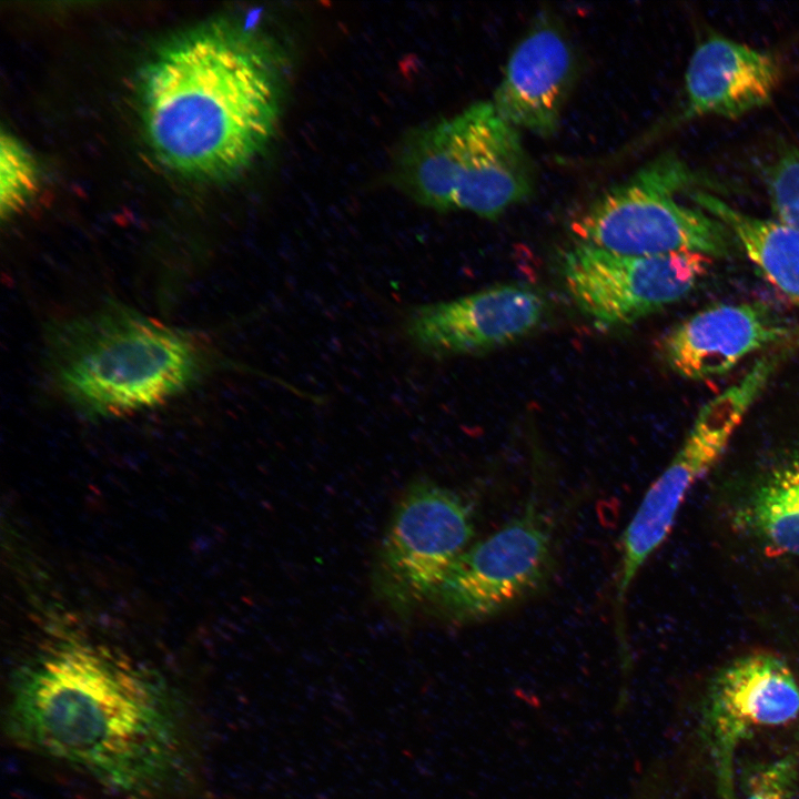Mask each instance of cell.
<instances>
[{
	"instance_id": "obj_1",
	"label": "cell",
	"mask_w": 799,
	"mask_h": 799,
	"mask_svg": "<svg viewBox=\"0 0 799 799\" xmlns=\"http://www.w3.org/2000/svg\"><path fill=\"white\" fill-rule=\"evenodd\" d=\"M9 737L124 799L165 795L190 745L176 695L154 671L80 639L40 648L12 675Z\"/></svg>"
},
{
	"instance_id": "obj_2",
	"label": "cell",
	"mask_w": 799,
	"mask_h": 799,
	"mask_svg": "<svg viewBox=\"0 0 799 799\" xmlns=\"http://www.w3.org/2000/svg\"><path fill=\"white\" fill-rule=\"evenodd\" d=\"M283 58L265 36L216 20L168 41L141 84L144 129L158 158L198 178L247 168L281 117Z\"/></svg>"
},
{
	"instance_id": "obj_3",
	"label": "cell",
	"mask_w": 799,
	"mask_h": 799,
	"mask_svg": "<svg viewBox=\"0 0 799 799\" xmlns=\"http://www.w3.org/2000/svg\"><path fill=\"white\" fill-rule=\"evenodd\" d=\"M44 344L55 386L90 418L161 405L193 386L214 361L194 335L117 301L53 321Z\"/></svg>"
},
{
	"instance_id": "obj_4",
	"label": "cell",
	"mask_w": 799,
	"mask_h": 799,
	"mask_svg": "<svg viewBox=\"0 0 799 799\" xmlns=\"http://www.w3.org/2000/svg\"><path fill=\"white\" fill-rule=\"evenodd\" d=\"M400 178L425 206L488 220L526 201L535 186L518 130L492 101L475 102L419 130L402 152Z\"/></svg>"
},
{
	"instance_id": "obj_5",
	"label": "cell",
	"mask_w": 799,
	"mask_h": 799,
	"mask_svg": "<svg viewBox=\"0 0 799 799\" xmlns=\"http://www.w3.org/2000/svg\"><path fill=\"white\" fill-rule=\"evenodd\" d=\"M705 183L677 154L663 153L581 208L569 232L574 241L624 255L695 251L728 257L739 246L731 231L696 204L682 202Z\"/></svg>"
},
{
	"instance_id": "obj_6",
	"label": "cell",
	"mask_w": 799,
	"mask_h": 799,
	"mask_svg": "<svg viewBox=\"0 0 799 799\" xmlns=\"http://www.w3.org/2000/svg\"><path fill=\"white\" fill-rule=\"evenodd\" d=\"M554 565V522L530 498L519 515L454 560L422 610L456 626L490 619L540 591Z\"/></svg>"
},
{
	"instance_id": "obj_7",
	"label": "cell",
	"mask_w": 799,
	"mask_h": 799,
	"mask_svg": "<svg viewBox=\"0 0 799 799\" xmlns=\"http://www.w3.org/2000/svg\"><path fill=\"white\" fill-rule=\"evenodd\" d=\"M475 534L471 503L431 479H417L402 494L377 547L372 586L396 616L422 610L454 560Z\"/></svg>"
},
{
	"instance_id": "obj_8",
	"label": "cell",
	"mask_w": 799,
	"mask_h": 799,
	"mask_svg": "<svg viewBox=\"0 0 799 799\" xmlns=\"http://www.w3.org/2000/svg\"><path fill=\"white\" fill-rule=\"evenodd\" d=\"M711 259L695 251L624 255L573 240L560 251L558 270L581 313L619 327L680 301L708 273Z\"/></svg>"
},
{
	"instance_id": "obj_9",
	"label": "cell",
	"mask_w": 799,
	"mask_h": 799,
	"mask_svg": "<svg viewBox=\"0 0 799 799\" xmlns=\"http://www.w3.org/2000/svg\"><path fill=\"white\" fill-rule=\"evenodd\" d=\"M747 413L745 402L729 392L707 402L672 459L645 493L621 537L615 586L620 609L638 572L670 533L686 496L719 462Z\"/></svg>"
},
{
	"instance_id": "obj_10",
	"label": "cell",
	"mask_w": 799,
	"mask_h": 799,
	"mask_svg": "<svg viewBox=\"0 0 799 799\" xmlns=\"http://www.w3.org/2000/svg\"><path fill=\"white\" fill-rule=\"evenodd\" d=\"M543 294L524 284H502L412 309L404 324L408 341L434 357L485 353L530 334L544 320Z\"/></svg>"
},
{
	"instance_id": "obj_11",
	"label": "cell",
	"mask_w": 799,
	"mask_h": 799,
	"mask_svg": "<svg viewBox=\"0 0 799 799\" xmlns=\"http://www.w3.org/2000/svg\"><path fill=\"white\" fill-rule=\"evenodd\" d=\"M704 737L719 776L730 775L737 746L758 728L799 717V684L788 664L768 651L731 660L711 679L702 710Z\"/></svg>"
},
{
	"instance_id": "obj_12",
	"label": "cell",
	"mask_w": 799,
	"mask_h": 799,
	"mask_svg": "<svg viewBox=\"0 0 799 799\" xmlns=\"http://www.w3.org/2000/svg\"><path fill=\"white\" fill-rule=\"evenodd\" d=\"M799 343V327L769 303L718 304L678 323L664 338L667 366L685 380L702 381L730 372L754 353Z\"/></svg>"
},
{
	"instance_id": "obj_13",
	"label": "cell",
	"mask_w": 799,
	"mask_h": 799,
	"mask_svg": "<svg viewBox=\"0 0 799 799\" xmlns=\"http://www.w3.org/2000/svg\"><path fill=\"white\" fill-rule=\"evenodd\" d=\"M564 32L539 19L510 53L492 103L509 124L540 136L556 132L575 78Z\"/></svg>"
},
{
	"instance_id": "obj_14",
	"label": "cell",
	"mask_w": 799,
	"mask_h": 799,
	"mask_svg": "<svg viewBox=\"0 0 799 799\" xmlns=\"http://www.w3.org/2000/svg\"><path fill=\"white\" fill-rule=\"evenodd\" d=\"M781 80L770 53L720 36L700 42L685 75V108L675 123L698 117L738 118L767 104Z\"/></svg>"
},
{
	"instance_id": "obj_15",
	"label": "cell",
	"mask_w": 799,
	"mask_h": 799,
	"mask_svg": "<svg viewBox=\"0 0 799 799\" xmlns=\"http://www.w3.org/2000/svg\"><path fill=\"white\" fill-rule=\"evenodd\" d=\"M731 517L735 527L766 553L799 557V443L754 475Z\"/></svg>"
},
{
	"instance_id": "obj_16",
	"label": "cell",
	"mask_w": 799,
	"mask_h": 799,
	"mask_svg": "<svg viewBox=\"0 0 799 799\" xmlns=\"http://www.w3.org/2000/svg\"><path fill=\"white\" fill-rule=\"evenodd\" d=\"M688 199L720 220L763 276L799 307L798 230L744 213L700 188L691 190Z\"/></svg>"
},
{
	"instance_id": "obj_17",
	"label": "cell",
	"mask_w": 799,
	"mask_h": 799,
	"mask_svg": "<svg viewBox=\"0 0 799 799\" xmlns=\"http://www.w3.org/2000/svg\"><path fill=\"white\" fill-rule=\"evenodd\" d=\"M38 172L30 153L12 135L2 133L0 140V212L11 218L34 195Z\"/></svg>"
},
{
	"instance_id": "obj_18",
	"label": "cell",
	"mask_w": 799,
	"mask_h": 799,
	"mask_svg": "<svg viewBox=\"0 0 799 799\" xmlns=\"http://www.w3.org/2000/svg\"><path fill=\"white\" fill-rule=\"evenodd\" d=\"M766 182L779 222L799 231V151H781L768 166Z\"/></svg>"
},
{
	"instance_id": "obj_19",
	"label": "cell",
	"mask_w": 799,
	"mask_h": 799,
	"mask_svg": "<svg viewBox=\"0 0 799 799\" xmlns=\"http://www.w3.org/2000/svg\"><path fill=\"white\" fill-rule=\"evenodd\" d=\"M797 765L791 757L756 766L747 776L744 799H795Z\"/></svg>"
}]
</instances>
